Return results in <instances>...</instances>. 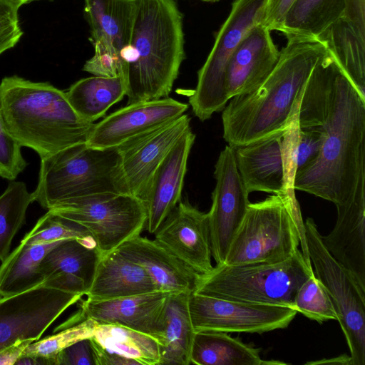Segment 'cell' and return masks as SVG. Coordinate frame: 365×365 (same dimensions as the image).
<instances>
[{
  "label": "cell",
  "instance_id": "1",
  "mask_svg": "<svg viewBox=\"0 0 365 365\" xmlns=\"http://www.w3.org/2000/svg\"><path fill=\"white\" fill-rule=\"evenodd\" d=\"M297 119L300 129L322 131L323 143L317 158L296 173L294 190L344 202L365 177V100L331 58L314 68Z\"/></svg>",
  "mask_w": 365,
  "mask_h": 365
},
{
  "label": "cell",
  "instance_id": "2",
  "mask_svg": "<svg viewBox=\"0 0 365 365\" xmlns=\"http://www.w3.org/2000/svg\"><path fill=\"white\" fill-rule=\"evenodd\" d=\"M267 78L253 91L232 97L223 108V138L244 145L284 129L298 110L306 83L327 53L317 38L291 36Z\"/></svg>",
  "mask_w": 365,
  "mask_h": 365
},
{
  "label": "cell",
  "instance_id": "3",
  "mask_svg": "<svg viewBox=\"0 0 365 365\" xmlns=\"http://www.w3.org/2000/svg\"><path fill=\"white\" fill-rule=\"evenodd\" d=\"M182 15L175 0H136L125 56L128 103L168 97L185 59Z\"/></svg>",
  "mask_w": 365,
  "mask_h": 365
},
{
  "label": "cell",
  "instance_id": "4",
  "mask_svg": "<svg viewBox=\"0 0 365 365\" xmlns=\"http://www.w3.org/2000/svg\"><path fill=\"white\" fill-rule=\"evenodd\" d=\"M0 109L11 136L41 159L85 143L93 125L76 112L65 91L17 76L1 80Z\"/></svg>",
  "mask_w": 365,
  "mask_h": 365
},
{
  "label": "cell",
  "instance_id": "5",
  "mask_svg": "<svg viewBox=\"0 0 365 365\" xmlns=\"http://www.w3.org/2000/svg\"><path fill=\"white\" fill-rule=\"evenodd\" d=\"M299 244L307 249L304 222L295 193L273 194L250 202L223 264L281 262L292 257Z\"/></svg>",
  "mask_w": 365,
  "mask_h": 365
},
{
  "label": "cell",
  "instance_id": "6",
  "mask_svg": "<svg viewBox=\"0 0 365 365\" xmlns=\"http://www.w3.org/2000/svg\"><path fill=\"white\" fill-rule=\"evenodd\" d=\"M314 273L297 250L277 262L242 265L216 264L199 274L194 292L207 297L248 303L273 304L294 309V298L302 284Z\"/></svg>",
  "mask_w": 365,
  "mask_h": 365
},
{
  "label": "cell",
  "instance_id": "7",
  "mask_svg": "<svg viewBox=\"0 0 365 365\" xmlns=\"http://www.w3.org/2000/svg\"><path fill=\"white\" fill-rule=\"evenodd\" d=\"M118 165L116 148L96 149L86 143L41 158L37 186L31 192L33 202L48 210L71 198L101 192L123 193Z\"/></svg>",
  "mask_w": 365,
  "mask_h": 365
},
{
  "label": "cell",
  "instance_id": "8",
  "mask_svg": "<svg viewBox=\"0 0 365 365\" xmlns=\"http://www.w3.org/2000/svg\"><path fill=\"white\" fill-rule=\"evenodd\" d=\"M48 210L84 227L101 255L140 235L147 218L142 200L119 192L71 198L56 203Z\"/></svg>",
  "mask_w": 365,
  "mask_h": 365
},
{
  "label": "cell",
  "instance_id": "9",
  "mask_svg": "<svg viewBox=\"0 0 365 365\" xmlns=\"http://www.w3.org/2000/svg\"><path fill=\"white\" fill-rule=\"evenodd\" d=\"M267 0H235L219 30L213 47L197 73V86L189 104L200 120L222 110L229 101L226 68L232 54L250 30L263 23Z\"/></svg>",
  "mask_w": 365,
  "mask_h": 365
},
{
  "label": "cell",
  "instance_id": "10",
  "mask_svg": "<svg viewBox=\"0 0 365 365\" xmlns=\"http://www.w3.org/2000/svg\"><path fill=\"white\" fill-rule=\"evenodd\" d=\"M306 243L314 273L329 293L347 342L352 365L365 364V289L324 247L312 218L304 222Z\"/></svg>",
  "mask_w": 365,
  "mask_h": 365
},
{
  "label": "cell",
  "instance_id": "11",
  "mask_svg": "<svg viewBox=\"0 0 365 365\" xmlns=\"http://www.w3.org/2000/svg\"><path fill=\"white\" fill-rule=\"evenodd\" d=\"M135 9L136 0H85L94 55L84 64V71L96 76H123Z\"/></svg>",
  "mask_w": 365,
  "mask_h": 365
},
{
  "label": "cell",
  "instance_id": "12",
  "mask_svg": "<svg viewBox=\"0 0 365 365\" xmlns=\"http://www.w3.org/2000/svg\"><path fill=\"white\" fill-rule=\"evenodd\" d=\"M188 309L195 331L263 334L288 327L297 311L292 307L188 295Z\"/></svg>",
  "mask_w": 365,
  "mask_h": 365
},
{
  "label": "cell",
  "instance_id": "13",
  "mask_svg": "<svg viewBox=\"0 0 365 365\" xmlns=\"http://www.w3.org/2000/svg\"><path fill=\"white\" fill-rule=\"evenodd\" d=\"M83 295L38 285L0 297V351L19 339L38 340Z\"/></svg>",
  "mask_w": 365,
  "mask_h": 365
},
{
  "label": "cell",
  "instance_id": "14",
  "mask_svg": "<svg viewBox=\"0 0 365 365\" xmlns=\"http://www.w3.org/2000/svg\"><path fill=\"white\" fill-rule=\"evenodd\" d=\"M191 118H178L116 148L118 179L123 193L143 201L150 180L168 153L190 128Z\"/></svg>",
  "mask_w": 365,
  "mask_h": 365
},
{
  "label": "cell",
  "instance_id": "15",
  "mask_svg": "<svg viewBox=\"0 0 365 365\" xmlns=\"http://www.w3.org/2000/svg\"><path fill=\"white\" fill-rule=\"evenodd\" d=\"M214 177L215 187L207 215L212 257L216 264H221L250 204V193L239 174L233 146L227 145L220 152Z\"/></svg>",
  "mask_w": 365,
  "mask_h": 365
},
{
  "label": "cell",
  "instance_id": "16",
  "mask_svg": "<svg viewBox=\"0 0 365 365\" xmlns=\"http://www.w3.org/2000/svg\"><path fill=\"white\" fill-rule=\"evenodd\" d=\"M188 106L170 97L127 104L94 123L86 144L96 149L115 148L178 118Z\"/></svg>",
  "mask_w": 365,
  "mask_h": 365
},
{
  "label": "cell",
  "instance_id": "17",
  "mask_svg": "<svg viewBox=\"0 0 365 365\" xmlns=\"http://www.w3.org/2000/svg\"><path fill=\"white\" fill-rule=\"evenodd\" d=\"M154 235V240L197 274L212 269L207 213L188 201H180Z\"/></svg>",
  "mask_w": 365,
  "mask_h": 365
},
{
  "label": "cell",
  "instance_id": "18",
  "mask_svg": "<svg viewBox=\"0 0 365 365\" xmlns=\"http://www.w3.org/2000/svg\"><path fill=\"white\" fill-rule=\"evenodd\" d=\"M284 129L233 146L237 168L249 193L291 192L287 177L289 158L282 143Z\"/></svg>",
  "mask_w": 365,
  "mask_h": 365
},
{
  "label": "cell",
  "instance_id": "19",
  "mask_svg": "<svg viewBox=\"0 0 365 365\" xmlns=\"http://www.w3.org/2000/svg\"><path fill=\"white\" fill-rule=\"evenodd\" d=\"M337 219L322 242L331 255L365 289V177L351 197L335 205Z\"/></svg>",
  "mask_w": 365,
  "mask_h": 365
},
{
  "label": "cell",
  "instance_id": "20",
  "mask_svg": "<svg viewBox=\"0 0 365 365\" xmlns=\"http://www.w3.org/2000/svg\"><path fill=\"white\" fill-rule=\"evenodd\" d=\"M170 294L155 291L108 300L86 299L80 304V310L86 318L98 323L124 326L159 341Z\"/></svg>",
  "mask_w": 365,
  "mask_h": 365
},
{
  "label": "cell",
  "instance_id": "21",
  "mask_svg": "<svg viewBox=\"0 0 365 365\" xmlns=\"http://www.w3.org/2000/svg\"><path fill=\"white\" fill-rule=\"evenodd\" d=\"M101 256L93 238L63 240L51 250L39 264L42 285L86 295Z\"/></svg>",
  "mask_w": 365,
  "mask_h": 365
},
{
  "label": "cell",
  "instance_id": "22",
  "mask_svg": "<svg viewBox=\"0 0 365 365\" xmlns=\"http://www.w3.org/2000/svg\"><path fill=\"white\" fill-rule=\"evenodd\" d=\"M195 135L190 128L172 148L154 173L143 200L147 230H158L180 201L187 164Z\"/></svg>",
  "mask_w": 365,
  "mask_h": 365
},
{
  "label": "cell",
  "instance_id": "23",
  "mask_svg": "<svg viewBox=\"0 0 365 365\" xmlns=\"http://www.w3.org/2000/svg\"><path fill=\"white\" fill-rule=\"evenodd\" d=\"M262 23L253 26L230 56L226 68L230 98L258 87L276 66L279 51Z\"/></svg>",
  "mask_w": 365,
  "mask_h": 365
},
{
  "label": "cell",
  "instance_id": "24",
  "mask_svg": "<svg viewBox=\"0 0 365 365\" xmlns=\"http://www.w3.org/2000/svg\"><path fill=\"white\" fill-rule=\"evenodd\" d=\"M140 265L160 291L169 293L194 292L199 274L155 240L138 235L116 249Z\"/></svg>",
  "mask_w": 365,
  "mask_h": 365
},
{
  "label": "cell",
  "instance_id": "25",
  "mask_svg": "<svg viewBox=\"0 0 365 365\" xmlns=\"http://www.w3.org/2000/svg\"><path fill=\"white\" fill-rule=\"evenodd\" d=\"M160 291L147 272L117 250L101 256L86 296L108 300Z\"/></svg>",
  "mask_w": 365,
  "mask_h": 365
},
{
  "label": "cell",
  "instance_id": "26",
  "mask_svg": "<svg viewBox=\"0 0 365 365\" xmlns=\"http://www.w3.org/2000/svg\"><path fill=\"white\" fill-rule=\"evenodd\" d=\"M317 38L324 44L356 92L365 100V32L340 17Z\"/></svg>",
  "mask_w": 365,
  "mask_h": 365
},
{
  "label": "cell",
  "instance_id": "27",
  "mask_svg": "<svg viewBox=\"0 0 365 365\" xmlns=\"http://www.w3.org/2000/svg\"><path fill=\"white\" fill-rule=\"evenodd\" d=\"M260 349L244 344L226 332L196 331L191 351L190 364L197 365H281L287 363L264 360Z\"/></svg>",
  "mask_w": 365,
  "mask_h": 365
},
{
  "label": "cell",
  "instance_id": "28",
  "mask_svg": "<svg viewBox=\"0 0 365 365\" xmlns=\"http://www.w3.org/2000/svg\"><path fill=\"white\" fill-rule=\"evenodd\" d=\"M190 293H170L165 305L163 328L160 339V363L189 365L195 335L189 309Z\"/></svg>",
  "mask_w": 365,
  "mask_h": 365
},
{
  "label": "cell",
  "instance_id": "29",
  "mask_svg": "<svg viewBox=\"0 0 365 365\" xmlns=\"http://www.w3.org/2000/svg\"><path fill=\"white\" fill-rule=\"evenodd\" d=\"M127 87L123 76L82 78L66 92L76 112L86 121L94 123L115 103L126 96Z\"/></svg>",
  "mask_w": 365,
  "mask_h": 365
},
{
  "label": "cell",
  "instance_id": "30",
  "mask_svg": "<svg viewBox=\"0 0 365 365\" xmlns=\"http://www.w3.org/2000/svg\"><path fill=\"white\" fill-rule=\"evenodd\" d=\"M62 241L34 245L20 242L1 261L0 296L17 294L42 284L39 264L46 255Z\"/></svg>",
  "mask_w": 365,
  "mask_h": 365
},
{
  "label": "cell",
  "instance_id": "31",
  "mask_svg": "<svg viewBox=\"0 0 365 365\" xmlns=\"http://www.w3.org/2000/svg\"><path fill=\"white\" fill-rule=\"evenodd\" d=\"M101 346L141 365H159L160 346L152 336L115 324L98 323L91 337Z\"/></svg>",
  "mask_w": 365,
  "mask_h": 365
},
{
  "label": "cell",
  "instance_id": "32",
  "mask_svg": "<svg viewBox=\"0 0 365 365\" xmlns=\"http://www.w3.org/2000/svg\"><path fill=\"white\" fill-rule=\"evenodd\" d=\"M346 0H295L281 29L291 36L317 38L342 16Z\"/></svg>",
  "mask_w": 365,
  "mask_h": 365
},
{
  "label": "cell",
  "instance_id": "33",
  "mask_svg": "<svg viewBox=\"0 0 365 365\" xmlns=\"http://www.w3.org/2000/svg\"><path fill=\"white\" fill-rule=\"evenodd\" d=\"M33 202L24 182L12 180L0 195V260L9 254L11 242L25 222L26 210Z\"/></svg>",
  "mask_w": 365,
  "mask_h": 365
},
{
  "label": "cell",
  "instance_id": "34",
  "mask_svg": "<svg viewBox=\"0 0 365 365\" xmlns=\"http://www.w3.org/2000/svg\"><path fill=\"white\" fill-rule=\"evenodd\" d=\"M294 309L319 323L338 319L329 293L314 273L299 287L294 298Z\"/></svg>",
  "mask_w": 365,
  "mask_h": 365
},
{
  "label": "cell",
  "instance_id": "35",
  "mask_svg": "<svg viewBox=\"0 0 365 365\" xmlns=\"http://www.w3.org/2000/svg\"><path fill=\"white\" fill-rule=\"evenodd\" d=\"M91 238L93 237L81 225L48 210L21 242L34 245L69 239L84 240Z\"/></svg>",
  "mask_w": 365,
  "mask_h": 365
},
{
  "label": "cell",
  "instance_id": "36",
  "mask_svg": "<svg viewBox=\"0 0 365 365\" xmlns=\"http://www.w3.org/2000/svg\"><path fill=\"white\" fill-rule=\"evenodd\" d=\"M97 325L94 319L86 318L73 324L61 326V329L54 334L29 344L23 355L53 357L69 345L91 338Z\"/></svg>",
  "mask_w": 365,
  "mask_h": 365
},
{
  "label": "cell",
  "instance_id": "37",
  "mask_svg": "<svg viewBox=\"0 0 365 365\" xmlns=\"http://www.w3.org/2000/svg\"><path fill=\"white\" fill-rule=\"evenodd\" d=\"M27 165L21 146L7 130L0 109V177L14 180Z\"/></svg>",
  "mask_w": 365,
  "mask_h": 365
},
{
  "label": "cell",
  "instance_id": "38",
  "mask_svg": "<svg viewBox=\"0 0 365 365\" xmlns=\"http://www.w3.org/2000/svg\"><path fill=\"white\" fill-rule=\"evenodd\" d=\"M21 6L15 0H0V55L13 48L23 34L18 15Z\"/></svg>",
  "mask_w": 365,
  "mask_h": 365
},
{
  "label": "cell",
  "instance_id": "39",
  "mask_svg": "<svg viewBox=\"0 0 365 365\" xmlns=\"http://www.w3.org/2000/svg\"><path fill=\"white\" fill-rule=\"evenodd\" d=\"M322 143V131L316 128H299L296 150V173L317 158Z\"/></svg>",
  "mask_w": 365,
  "mask_h": 365
},
{
  "label": "cell",
  "instance_id": "40",
  "mask_svg": "<svg viewBox=\"0 0 365 365\" xmlns=\"http://www.w3.org/2000/svg\"><path fill=\"white\" fill-rule=\"evenodd\" d=\"M52 358L53 365H95L90 338L69 345Z\"/></svg>",
  "mask_w": 365,
  "mask_h": 365
},
{
  "label": "cell",
  "instance_id": "41",
  "mask_svg": "<svg viewBox=\"0 0 365 365\" xmlns=\"http://www.w3.org/2000/svg\"><path fill=\"white\" fill-rule=\"evenodd\" d=\"M295 0H267L263 24L270 31H280L289 10Z\"/></svg>",
  "mask_w": 365,
  "mask_h": 365
},
{
  "label": "cell",
  "instance_id": "42",
  "mask_svg": "<svg viewBox=\"0 0 365 365\" xmlns=\"http://www.w3.org/2000/svg\"><path fill=\"white\" fill-rule=\"evenodd\" d=\"M93 349L95 365H135L138 363L113 352L98 344L93 339L90 338Z\"/></svg>",
  "mask_w": 365,
  "mask_h": 365
},
{
  "label": "cell",
  "instance_id": "43",
  "mask_svg": "<svg viewBox=\"0 0 365 365\" xmlns=\"http://www.w3.org/2000/svg\"><path fill=\"white\" fill-rule=\"evenodd\" d=\"M365 32V0H346L342 16Z\"/></svg>",
  "mask_w": 365,
  "mask_h": 365
},
{
  "label": "cell",
  "instance_id": "44",
  "mask_svg": "<svg viewBox=\"0 0 365 365\" xmlns=\"http://www.w3.org/2000/svg\"><path fill=\"white\" fill-rule=\"evenodd\" d=\"M34 341L19 339L0 351V365H15L26 347Z\"/></svg>",
  "mask_w": 365,
  "mask_h": 365
},
{
  "label": "cell",
  "instance_id": "45",
  "mask_svg": "<svg viewBox=\"0 0 365 365\" xmlns=\"http://www.w3.org/2000/svg\"><path fill=\"white\" fill-rule=\"evenodd\" d=\"M309 364H342V365H352V361L350 355L346 354L341 355L329 359H322L316 361L308 362Z\"/></svg>",
  "mask_w": 365,
  "mask_h": 365
},
{
  "label": "cell",
  "instance_id": "46",
  "mask_svg": "<svg viewBox=\"0 0 365 365\" xmlns=\"http://www.w3.org/2000/svg\"><path fill=\"white\" fill-rule=\"evenodd\" d=\"M15 1H16L19 3H20L22 5V4H28V3L31 2L33 1H38V0H15ZM50 1H52V0H50Z\"/></svg>",
  "mask_w": 365,
  "mask_h": 365
},
{
  "label": "cell",
  "instance_id": "47",
  "mask_svg": "<svg viewBox=\"0 0 365 365\" xmlns=\"http://www.w3.org/2000/svg\"><path fill=\"white\" fill-rule=\"evenodd\" d=\"M203 1H207V2H215V1H217L219 0H202Z\"/></svg>",
  "mask_w": 365,
  "mask_h": 365
}]
</instances>
